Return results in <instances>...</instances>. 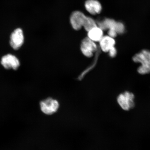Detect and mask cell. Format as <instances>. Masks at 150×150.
<instances>
[{
  "label": "cell",
  "mask_w": 150,
  "mask_h": 150,
  "mask_svg": "<svg viewBox=\"0 0 150 150\" xmlns=\"http://www.w3.org/2000/svg\"><path fill=\"white\" fill-rule=\"evenodd\" d=\"M134 62L141 64L138 69V72L141 74L150 73V51L143 50L136 54L133 57Z\"/></svg>",
  "instance_id": "cell-1"
},
{
  "label": "cell",
  "mask_w": 150,
  "mask_h": 150,
  "mask_svg": "<svg viewBox=\"0 0 150 150\" xmlns=\"http://www.w3.org/2000/svg\"><path fill=\"white\" fill-rule=\"evenodd\" d=\"M134 95L132 93L126 91L118 96L117 102L120 108L125 111H128L135 106Z\"/></svg>",
  "instance_id": "cell-2"
},
{
  "label": "cell",
  "mask_w": 150,
  "mask_h": 150,
  "mask_svg": "<svg viewBox=\"0 0 150 150\" xmlns=\"http://www.w3.org/2000/svg\"><path fill=\"white\" fill-rule=\"evenodd\" d=\"M40 106V109L43 113L50 115L57 111L59 105L57 100L49 98L41 101Z\"/></svg>",
  "instance_id": "cell-3"
},
{
  "label": "cell",
  "mask_w": 150,
  "mask_h": 150,
  "mask_svg": "<svg viewBox=\"0 0 150 150\" xmlns=\"http://www.w3.org/2000/svg\"><path fill=\"white\" fill-rule=\"evenodd\" d=\"M24 42L23 31L20 28H16L11 33L10 44L15 50H18L23 45Z\"/></svg>",
  "instance_id": "cell-4"
},
{
  "label": "cell",
  "mask_w": 150,
  "mask_h": 150,
  "mask_svg": "<svg viewBox=\"0 0 150 150\" xmlns=\"http://www.w3.org/2000/svg\"><path fill=\"white\" fill-rule=\"evenodd\" d=\"M87 17L83 13L79 11H74L70 16V22L73 28L79 30L83 27Z\"/></svg>",
  "instance_id": "cell-5"
},
{
  "label": "cell",
  "mask_w": 150,
  "mask_h": 150,
  "mask_svg": "<svg viewBox=\"0 0 150 150\" xmlns=\"http://www.w3.org/2000/svg\"><path fill=\"white\" fill-rule=\"evenodd\" d=\"M1 63L6 69H12L17 70L20 65V61L16 56L12 54H8L1 58Z\"/></svg>",
  "instance_id": "cell-6"
},
{
  "label": "cell",
  "mask_w": 150,
  "mask_h": 150,
  "mask_svg": "<svg viewBox=\"0 0 150 150\" xmlns=\"http://www.w3.org/2000/svg\"><path fill=\"white\" fill-rule=\"evenodd\" d=\"M81 49L84 55L90 57H92L93 53L96 51L97 46L95 42L88 37L82 41Z\"/></svg>",
  "instance_id": "cell-7"
},
{
  "label": "cell",
  "mask_w": 150,
  "mask_h": 150,
  "mask_svg": "<svg viewBox=\"0 0 150 150\" xmlns=\"http://www.w3.org/2000/svg\"><path fill=\"white\" fill-rule=\"evenodd\" d=\"M85 7L88 12L93 15L99 14L102 11V5L97 0H88L85 2Z\"/></svg>",
  "instance_id": "cell-8"
},
{
  "label": "cell",
  "mask_w": 150,
  "mask_h": 150,
  "mask_svg": "<svg viewBox=\"0 0 150 150\" xmlns=\"http://www.w3.org/2000/svg\"><path fill=\"white\" fill-rule=\"evenodd\" d=\"M99 42L101 50L105 52H108L115 44L114 38L108 35L103 36Z\"/></svg>",
  "instance_id": "cell-9"
},
{
  "label": "cell",
  "mask_w": 150,
  "mask_h": 150,
  "mask_svg": "<svg viewBox=\"0 0 150 150\" xmlns=\"http://www.w3.org/2000/svg\"><path fill=\"white\" fill-rule=\"evenodd\" d=\"M103 31L97 26L88 31V38L94 42H99L104 36Z\"/></svg>",
  "instance_id": "cell-10"
},
{
  "label": "cell",
  "mask_w": 150,
  "mask_h": 150,
  "mask_svg": "<svg viewBox=\"0 0 150 150\" xmlns=\"http://www.w3.org/2000/svg\"><path fill=\"white\" fill-rule=\"evenodd\" d=\"M97 25L94 20L92 18L87 17L85 23L83 25L84 29L88 32L93 28L97 27Z\"/></svg>",
  "instance_id": "cell-11"
},
{
  "label": "cell",
  "mask_w": 150,
  "mask_h": 150,
  "mask_svg": "<svg viewBox=\"0 0 150 150\" xmlns=\"http://www.w3.org/2000/svg\"><path fill=\"white\" fill-rule=\"evenodd\" d=\"M115 30L117 34H121L124 33L125 27L123 24L120 22H117L115 28Z\"/></svg>",
  "instance_id": "cell-12"
},
{
  "label": "cell",
  "mask_w": 150,
  "mask_h": 150,
  "mask_svg": "<svg viewBox=\"0 0 150 150\" xmlns=\"http://www.w3.org/2000/svg\"><path fill=\"white\" fill-rule=\"evenodd\" d=\"M110 57H114L117 55V50L115 48V46L113 47L108 51Z\"/></svg>",
  "instance_id": "cell-13"
},
{
  "label": "cell",
  "mask_w": 150,
  "mask_h": 150,
  "mask_svg": "<svg viewBox=\"0 0 150 150\" xmlns=\"http://www.w3.org/2000/svg\"><path fill=\"white\" fill-rule=\"evenodd\" d=\"M118 34L117 31L115 30L114 29H109L108 31V35L109 36L111 37L112 38H114L117 37Z\"/></svg>",
  "instance_id": "cell-14"
}]
</instances>
